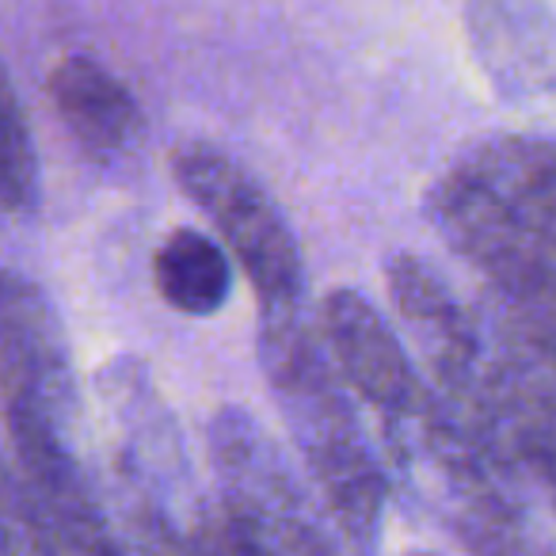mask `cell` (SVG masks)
<instances>
[{"mask_svg": "<svg viewBox=\"0 0 556 556\" xmlns=\"http://www.w3.org/2000/svg\"><path fill=\"white\" fill-rule=\"evenodd\" d=\"M210 457L222 484V510L237 530L275 556H343L320 503L255 416L240 408L217 412Z\"/></svg>", "mask_w": 556, "mask_h": 556, "instance_id": "277c9868", "label": "cell"}, {"mask_svg": "<svg viewBox=\"0 0 556 556\" xmlns=\"http://www.w3.org/2000/svg\"><path fill=\"white\" fill-rule=\"evenodd\" d=\"M469 427L510 465H526L556 507V393L510 358H495Z\"/></svg>", "mask_w": 556, "mask_h": 556, "instance_id": "9c48e42d", "label": "cell"}, {"mask_svg": "<svg viewBox=\"0 0 556 556\" xmlns=\"http://www.w3.org/2000/svg\"><path fill=\"white\" fill-rule=\"evenodd\" d=\"M416 556H427V553H416Z\"/></svg>", "mask_w": 556, "mask_h": 556, "instance_id": "2e32d148", "label": "cell"}, {"mask_svg": "<svg viewBox=\"0 0 556 556\" xmlns=\"http://www.w3.org/2000/svg\"><path fill=\"white\" fill-rule=\"evenodd\" d=\"M386 282L404 328L424 348V355L431 358L434 378H439L442 393L450 396V408L465 419L477 408L495 363L484 351L477 325L465 317L462 302L450 294L439 270L427 267L416 255H393L386 263Z\"/></svg>", "mask_w": 556, "mask_h": 556, "instance_id": "8992f818", "label": "cell"}, {"mask_svg": "<svg viewBox=\"0 0 556 556\" xmlns=\"http://www.w3.org/2000/svg\"><path fill=\"white\" fill-rule=\"evenodd\" d=\"M465 31L500 100L556 96V12L545 0H465Z\"/></svg>", "mask_w": 556, "mask_h": 556, "instance_id": "ba28073f", "label": "cell"}, {"mask_svg": "<svg viewBox=\"0 0 556 556\" xmlns=\"http://www.w3.org/2000/svg\"><path fill=\"white\" fill-rule=\"evenodd\" d=\"M503 317L515 328V336H522L526 348L545 363V370L556 374V317H510V313Z\"/></svg>", "mask_w": 556, "mask_h": 556, "instance_id": "5bb4252c", "label": "cell"}, {"mask_svg": "<svg viewBox=\"0 0 556 556\" xmlns=\"http://www.w3.org/2000/svg\"><path fill=\"white\" fill-rule=\"evenodd\" d=\"M396 465L424 484L469 556H556L515 484V465L488 446L450 404L431 401L408 419H389Z\"/></svg>", "mask_w": 556, "mask_h": 556, "instance_id": "7a4b0ae2", "label": "cell"}, {"mask_svg": "<svg viewBox=\"0 0 556 556\" xmlns=\"http://www.w3.org/2000/svg\"><path fill=\"white\" fill-rule=\"evenodd\" d=\"M35 202H39V156L20 96L0 65V210L31 214Z\"/></svg>", "mask_w": 556, "mask_h": 556, "instance_id": "7c38bea8", "label": "cell"}, {"mask_svg": "<svg viewBox=\"0 0 556 556\" xmlns=\"http://www.w3.org/2000/svg\"><path fill=\"white\" fill-rule=\"evenodd\" d=\"M320 336L328 358L366 404L389 419H408L431 401L408 351L358 290H332L320 302Z\"/></svg>", "mask_w": 556, "mask_h": 556, "instance_id": "52a82bcc", "label": "cell"}, {"mask_svg": "<svg viewBox=\"0 0 556 556\" xmlns=\"http://www.w3.org/2000/svg\"><path fill=\"white\" fill-rule=\"evenodd\" d=\"M0 404L9 427L77 439L80 393L70 340L42 287L20 270H0Z\"/></svg>", "mask_w": 556, "mask_h": 556, "instance_id": "5b68a950", "label": "cell"}, {"mask_svg": "<svg viewBox=\"0 0 556 556\" xmlns=\"http://www.w3.org/2000/svg\"><path fill=\"white\" fill-rule=\"evenodd\" d=\"M260 366L340 553L370 556L389 500V477L340 389V370L305 325V313L260 317Z\"/></svg>", "mask_w": 556, "mask_h": 556, "instance_id": "6da1fadb", "label": "cell"}, {"mask_svg": "<svg viewBox=\"0 0 556 556\" xmlns=\"http://www.w3.org/2000/svg\"><path fill=\"white\" fill-rule=\"evenodd\" d=\"M50 103L92 161H126L146 138V118L130 88L96 58L73 54L50 73Z\"/></svg>", "mask_w": 556, "mask_h": 556, "instance_id": "30bf717a", "label": "cell"}, {"mask_svg": "<svg viewBox=\"0 0 556 556\" xmlns=\"http://www.w3.org/2000/svg\"><path fill=\"white\" fill-rule=\"evenodd\" d=\"M194 556H229V541H225V522H222V507H214L206 518L199 522L191 538Z\"/></svg>", "mask_w": 556, "mask_h": 556, "instance_id": "9a60e30c", "label": "cell"}, {"mask_svg": "<svg viewBox=\"0 0 556 556\" xmlns=\"http://www.w3.org/2000/svg\"><path fill=\"white\" fill-rule=\"evenodd\" d=\"M0 556H70L42 526L16 469L4 465H0Z\"/></svg>", "mask_w": 556, "mask_h": 556, "instance_id": "4fadbf2b", "label": "cell"}, {"mask_svg": "<svg viewBox=\"0 0 556 556\" xmlns=\"http://www.w3.org/2000/svg\"><path fill=\"white\" fill-rule=\"evenodd\" d=\"M172 176L217 229L225 252L252 278L260 317L305 313V270L298 240L252 172H244L222 149L191 141L172 156Z\"/></svg>", "mask_w": 556, "mask_h": 556, "instance_id": "3957f363", "label": "cell"}, {"mask_svg": "<svg viewBox=\"0 0 556 556\" xmlns=\"http://www.w3.org/2000/svg\"><path fill=\"white\" fill-rule=\"evenodd\" d=\"M156 290L176 313L210 317L225 305L232 287V263L222 240L199 229H176L153 260Z\"/></svg>", "mask_w": 556, "mask_h": 556, "instance_id": "8fae6325", "label": "cell"}]
</instances>
